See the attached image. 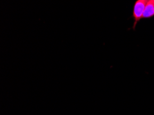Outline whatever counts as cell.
Instances as JSON below:
<instances>
[{
    "label": "cell",
    "instance_id": "1",
    "mask_svg": "<svg viewBox=\"0 0 154 115\" xmlns=\"http://www.w3.org/2000/svg\"><path fill=\"white\" fill-rule=\"evenodd\" d=\"M150 0H136L134 4V11H133V17L134 19V23L133 29H135L137 23L142 18L144 9L146 8V4Z\"/></svg>",
    "mask_w": 154,
    "mask_h": 115
},
{
    "label": "cell",
    "instance_id": "2",
    "mask_svg": "<svg viewBox=\"0 0 154 115\" xmlns=\"http://www.w3.org/2000/svg\"><path fill=\"white\" fill-rule=\"evenodd\" d=\"M154 16V0H150L146 4V8L144 9L142 18L147 19L153 17Z\"/></svg>",
    "mask_w": 154,
    "mask_h": 115
}]
</instances>
